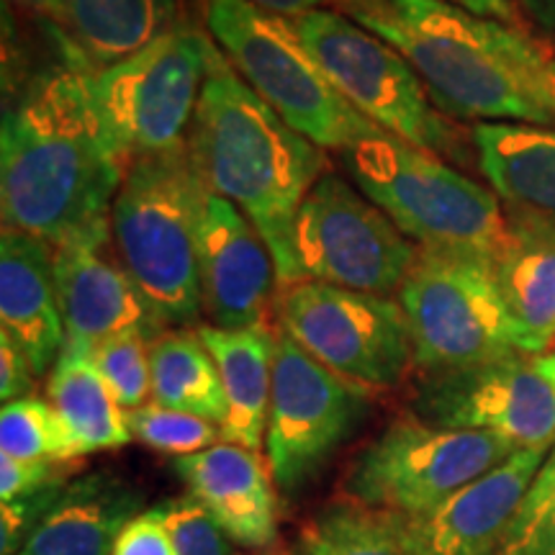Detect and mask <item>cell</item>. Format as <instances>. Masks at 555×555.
<instances>
[{
  "mask_svg": "<svg viewBox=\"0 0 555 555\" xmlns=\"http://www.w3.org/2000/svg\"><path fill=\"white\" fill-rule=\"evenodd\" d=\"M371 391L278 330L266 457L283 494H296L358 433L371 412Z\"/></svg>",
  "mask_w": 555,
  "mask_h": 555,
  "instance_id": "obj_13",
  "label": "cell"
},
{
  "mask_svg": "<svg viewBox=\"0 0 555 555\" xmlns=\"http://www.w3.org/2000/svg\"><path fill=\"white\" fill-rule=\"evenodd\" d=\"M517 450L502 435L437 427L409 412L356 455L343 496L386 515H420L502 466Z\"/></svg>",
  "mask_w": 555,
  "mask_h": 555,
  "instance_id": "obj_8",
  "label": "cell"
},
{
  "mask_svg": "<svg viewBox=\"0 0 555 555\" xmlns=\"http://www.w3.org/2000/svg\"><path fill=\"white\" fill-rule=\"evenodd\" d=\"M506 237L491 258L515 347L543 356L555 345V227L506 214Z\"/></svg>",
  "mask_w": 555,
  "mask_h": 555,
  "instance_id": "obj_20",
  "label": "cell"
},
{
  "mask_svg": "<svg viewBox=\"0 0 555 555\" xmlns=\"http://www.w3.org/2000/svg\"><path fill=\"white\" fill-rule=\"evenodd\" d=\"M258 555H281V553H258Z\"/></svg>",
  "mask_w": 555,
  "mask_h": 555,
  "instance_id": "obj_42",
  "label": "cell"
},
{
  "mask_svg": "<svg viewBox=\"0 0 555 555\" xmlns=\"http://www.w3.org/2000/svg\"><path fill=\"white\" fill-rule=\"evenodd\" d=\"M189 494L224 527L234 543L268 551L278 535V486L268 457L224 442L172 461Z\"/></svg>",
  "mask_w": 555,
  "mask_h": 555,
  "instance_id": "obj_18",
  "label": "cell"
},
{
  "mask_svg": "<svg viewBox=\"0 0 555 555\" xmlns=\"http://www.w3.org/2000/svg\"><path fill=\"white\" fill-rule=\"evenodd\" d=\"M95 367L106 380L124 412L147 404L152 397V367L150 339L144 335H119L90 350Z\"/></svg>",
  "mask_w": 555,
  "mask_h": 555,
  "instance_id": "obj_31",
  "label": "cell"
},
{
  "mask_svg": "<svg viewBox=\"0 0 555 555\" xmlns=\"http://www.w3.org/2000/svg\"><path fill=\"white\" fill-rule=\"evenodd\" d=\"M152 401L224 425L227 397L217 360L198 330H165L150 343Z\"/></svg>",
  "mask_w": 555,
  "mask_h": 555,
  "instance_id": "obj_26",
  "label": "cell"
},
{
  "mask_svg": "<svg viewBox=\"0 0 555 555\" xmlns=\"http://www.w3.org/2000/svg\"><path fill=\"white\" fill-rule=\"evenodd\" d=\"M34 378H37V373H34L24 350L9 335L0 332V399H3V404L31 397Z\"/></svg>",
  "mask_w": 555,
  "mask_h": 555,
  "instance_id": "obj_36",
  "label": "cell"
},
{
  "mask_svg": "<svg viewBox=\"0 0 555 555\" xmlns=\"http://www.w3.org/2000/svg\"><path fill=\"white\" fill-rule=\"evenodd\" d=\"M54 286L65 343L93 350L111 337L131 332L150 343L165 332V324L124 266L111 234V219L54 245Z\"/></svg>",
  "mask_w": 555,
  "mask_h": 555,
  "instance_id": "obj_15",
  "label": "cell"
},
{
  "mask_svg": "<svg viewBox=\"0 0 555 555\" xmlns=\"http://www.w3.org/2000/svg\"><path fill=\"white\" fill-rule=\"evenodd\" d=\"M208 189L189 139L134 157L114 206L111 234L124 266L165 327H189L204 314L201 227Z\"/></svg>",
  "mask_w": 555,
  "mask_h": 555,
  "instance_id": "obj_4",
  "label": "cell"
},
{
  "mask_svg": "<svg viewBox=\"0 0 555 555\" xmlns=\"http://www.w3.org/2000/svg\"><path fill=\"white\" fill-rule=\"evenodd\" d=\"M0 453L29 463H75L69 437L52 401L24 397L0 412Z\"/></svg>",
  "mask_w": 555,
  "mask_h": 555,
  "instance_id": "obj_28",
  "label": "cell"
},
{
  "mask_svg": "<svg viewBox=\"0 0 555 555\" xmlns=\"http://www.w3.org/2000/svg\"><path fill=\"white\" fill-rule=\"evenodd\" d=\"M294 24L332 86L358 114L386 134L437 157L461 155L457 129L391 44L335 9L307 13Z\"/></svg>",
  "mask_w": 555,
  "mask_h": 555,
  "instance_id": "obj_9",
  "label": "cell"
},
{
  "mask_svg": "<svg viewBox=\"0 0 555 555\" xmlns=\"http://www.w3.org/2000/svg\"><path fill=\"white\" fill-rule=\"evenodd\" d=\"M183 0H67L62 29L95 69L142 50L185 21Z\"/></svg>",
  "mask_w": 555,
  "mask_h": 555,
  "instance_id": "obj_25",
  "label": "cell"
},
{
  "mask_svg": "<svg viewBox=\"0 0 555 555\" xmlns=\"http://www.w3.org/2000/svg\"><path fill=\"white\" fill-rule=\"evenodd\" d=\"M249 3H255L262 11L278 13V16H286V18H301L307 16V13L335 9V0H249Z\"/></svg>",
  "mask_w": 555,
  "mask_h": 555,
  "instance_id": "obj_38",
  "label": "cell"
},
{
  "mask_svg": "<svg viewBox=\"0 0 555 555\" xmlns=\"http://www.w3.org/2000/svg\"><path fill=\"white\" fill-rule=\"evenodd\" d=\"M111 555H178L168 525H165L157 506L142 509L134 519H129L116 538Z\"/></svg>",
  "mask_w": 555,
  "mask_h": 555,
  "instance_id": "obj_35",
  "label": "cell"
},
{
  "mask_svg": "<svg viewBox=\"0 0 555 555\" xmlns=\"http://www.w3.org/2000/svg\"><path fill=\"white\" fill-rule=\"evenodd\" d=\"M67 466L69 463L16 461V457L0 453V499L13 502V499L29 496L47 486L65 483Z\"/></svg>",
  "mask_w": 555,
  "mask_h": 555,
  "instance_id": "obj_34",
  "label": "cell"
},
{
  "mask_svg": "<svg viewBox=\"0 0 555 555\" xmlns=\"http://www.w3.org/2000/svg\"><path fill=\"white\" fill-rule=\"evenodd\" d=\"M294 555H404L384 512L339 496L298 530Z\"/></svg>",
  "mask_w": 555,
  "mask_h": 555,
  "instance_id": "obj_27",
  "label": "cell"
},
{
  "mask_svg": "<svg viewBox=\"0 0 555 555\" xmlns=\"http://www.w3.org/2000/svg\"><path fill=\"white\" fill-rule=\"evenodd\" d=\"M189 150L206 189L237 206L262 234L278 283L304 281L294 249L296 214L327 172V150L283 121L219 47L201 90Z\"/></svg>",
  "mask_w": 555,
  "mask_h": 555,
  "instance_id": "obj_3",
  "label": "cell"
},
{
  "mask_svg": "<svg viewBox=\"0 0 555 555\" xmlns=\"http://www.w3.org/2000/svg\"><path fill=\"white\" fill-rule=\"evenodd\" d=\"M420 373H442L517 356L491 258L420 247L397 294Z\"/></svg>",
  "mask_w": 555,
  "mask_h": 555,
  "instance_id": "obj_7",
  "label": "cell"
},
{
  "mask_svg": "<svg viewBox=\"0 0 555 555\" xmlns=\"http://www.w3.org/2000/svg\"><path fill=\"white\" fill-rule=\"evenodd\" d=\"M47 393L65 425L75 457L124 448L131 440L127 412L111 393L88 347L62 345Z\"/></svg>",
  "mask_w": 555,
  "mask_h": 555,
  "instance_id": "obj_24",
  "label": "cell"
},
{
  "mask_svg": "<svg viewBox=\"0 0 555 555\" xmlns=\"http://www.w3.org/2000/svg\"><path fill=\"white\" fill-rule=\"evenodd\" d=\"M496 555H555V446L506 527Z\"/></svg>",
  "mask_w": 555,
  "mask_h": 555,
  "instance_id": "obj_30",
  "label": "cell"
},
{
  "mask_svg": "<svg viewBox=\"0 0 555 555\" xmlns=\"http://www.w3.org/2000/svg\"><path fill=\"white\" fill-rule=\"evenodd\" d=\"M62 57L21 86L0 129L5 229L57 245L111 217L129 170L93 95V65L60 26Z\"/></svg>",
  "mask_w": 555,
  "mask_h": 555,
  "instance_id": "obj_1",
  "label": "cell"
},
{
  "mask_svg": "<svg viewBox=\"0 0 555 555\" xmlns=\"http://www.w3.org/2000/svg\"><path fill=\"white\" fill-rule=\"evenodd\" d=\"M478 168L506 214L555 227V127L476 124Z\"/></svg>",
  "mask_w": 555,
  "mask_h": 555,
  "instance_id": "obj_21",
  "label": "cell"
},
{
  "mask_svg": "<svg viewBox=\"0 0 555 555\" xmlns=\"http://www.w3.org/2000/svg\"><path fill=\"white\" fill-rule=\"evenodd\" d=\"M206 31L240 78L270 108L322 150L347 152L380 134L332 86L304 44L294 18L258 9L249 0H198Z\"/></svg>",
  "mask_w": 555,
  "mask_h": 555,
  "instance_id": "obj_5",
  "label": "cell"
},
{
  "mask_svg": "<svg viewBox=\"0 0 555 555\" xmlns=\"http://www.w3.org/2000/svg\"><path fill=\"white\" fill-rule=\"evenodd\" d=\"M214 360L227 397V420L221 425L224 442L242 448H266V429L273 397V371L278 332L268 324L247 330L198 327Z\"/></svg>",
  "mask_w": 555,
  "mask_h": 555,
  "instance_id": "obj_23",
  "label": "cell"
},
{
  "mask_svg": "<svg viewBox=\"0 0 555 555\" xmlns=\"http://www.w3.org/2000/svg\"><path fill=\"white\" fill-rule=\"evenodd\" d=\"M127 425L134 440L142 442L157 453L183 457L201 453V450L219 446L221 425L208 422L204 416L178 412L163 404H144L127 412Z\"/></svg>",
  "mask_w": 555,
  "mask_h": 555,
  "instance_id": "obj_29",
  "label": "cell"
},
{
  "mask_svg": "<svg viewBox=\"0 0 555 555\" xmlns=\"http://www.w3.org/2000/svg\"><path fill=\"white\" fill-rule=\"evenodd\" d=\"M281 332L311 358L365 388H393L414 367V345L397 298L319 281L281 286Z\"/></svg>",
  "mask_w": 555,
  "mask_h": 555,
  "instance_id": "obj_11",
  "label": "cell"
},
{
  "mask_svg": "<svg viewBox=\"0 0 555 555\" xmlns=\"http://www.w3.org/2000/svg\"><path fill=\"white\" fill-rule=\"evenodd\" d=\"M446 3H453L457 9L476 13V16L502 21V24L519 26L522 29V16H519V9L512 0H446Z\"/></svg>",
  "mask_w": 555,
  "mask_h": 555,
  "instance_id": "obj_37",
  "label": "cell"
},
{
  "mask_svg": "<svg viewBox=\"0 0 555 555\" xmlns=\"http://www.w3.org/2000/svg\"><path fill=\"white\" fill-rule=\"evenodd\" d=\"M519 13H525L540 31L555 37V0H512Z\"/></svg>",
  "mask_w": 555,
  "mask_h": 555,
  "instance_id": "obj_39",
  "label": "cell"
},
{
  "mask_svg": "<svg viewBox=\"0 0 555 555\" xmlns=\"http://www.w3.org/2000/svg\"><path fill=\"white\" fill-rule=\"evenodd\" d=\"M0 332L24 350L37 376L54 367L65 345L54 245L5 227L0 234Z\"/></svg>",
  "mask_w": 555,
  "mask_h": 555,
  "instance_id": "obj_19",
  "label": "cell"
},
{
  "mask_svg": "<svg viewBox=\"0 0 555 555\" xmlns=\"http://www.w3.org/2000/svg\"><path fill=\"white\" fill-rule=\"evenodd\" d=\"M142 504V491L119 476L75 478L16 555H111Z\"/></svg>",
  "mask_w": 555,
  "mask_h": 555,
  "instance_id": "obj_22",
  "label": "cell"
},
{
  "mask_svg": "<svg viewBox=\"0 0 555 555\" xmlns=\"http://www.w3.org/2000/svg\"><path fill=\"white\" fill-rule=\"evenodd\" d=\"M356 185L414 245L494 258L506 211L491 189L386 131L343 152Z\"/></svg>",
  "mask_w": 555,
  "mask_h": 555,
  "instance_id": "obj_6",
  "label": "cell"
},
{
  "mask_svg": "<svg viewBox=\"0 0 555 555\" xmlns=\"http://www.w3.org/2000/svg\"><path fill=\"white\" fill-rule=\"evenodd\" d=\"M275 281V260L262 234L237 206L208 191L201 227V294L211 327L268 324Z\"/></svg>",
  "mask_w": 555,
  "mask_h": 555,
  "instance_id": "obj_17",
  "label": "cell"
},
{
  "mask_svg": "<svg viewBox=\"0 0 555 555\" xmlns=\"http://www.w3.org/2000/svg\"><path fill=\"white\" fill-rule=\"evenodd\" d=\"M214 50L211 34L180 21L127 60L93 69L95 103L129 163L189 139Z\"/></svg>",
  "mask_w": 555,
  "mask_h": 555,
  "instance_id": "obj_10",
  "label": "cell"
},
{
  "mask_svg": "<svg viewBox=\"0 0 555 555\" xmlns=\"http://www.w3.org/2000/svg\"><path fill=\"white\" fill-rule=\"evenodd\" d=\"M545 93H547V101H551V108L555 114V57H551V62H547V69H545Z\"/></svg>",
  "mask_w": 555,
  "mask_h": 555,
  "instance_id": "obj_41",
  "label": "cell"
},
{
  "mask_svg": "<svg viewBox=\"0 0 555 555\" xmlns=\"http://www.w3.org/2000/svg\"><path fill=\"white\" fill-rule=\"evenodd\" d=\"M412 414L437 427L502 435L519 450L555 446V352L422 373Z\"/></svg>",
  "mask_w": 555,
  "mask_h": 555,
  "instance_id": "obj_14",
  "label": "cell"
},
{
  "mask_svg": "<svg viewBox=\"0 0 555 555\" xmlns=\"http://www.w3.org/2000/svg\"><path fill=\"white\" fill-rule=\"evenodd\" d=\"M294 249L304 281L363 294H399L420 245L337 172H324L296 214Z\"/></svg>",
  "mask_w": 555,
  "mask_h": 555,
  "instance_id": "obj_12",
  "label": "cell"
},
{
  "mask_svg": "<svg viewBox=\"0 0 555 555\" xmlns=\"http://www.w3.org/2000/svg\"><path fill=\"white\" fill-rule=\"evenodd\" d=\"M155 506L168 525L178 555H234V540L191 494L165 499Z\"/></svg>",
  "mask_w": 555,
  "mask_h": 555,
  "instance_id": "obj_32",
  "label": "cell"
},
{
  "mask_svg": "<svg viewBox=\"0 0 555 555\" xmlns=\"http://www.w3.org/2000/svg\"><path fill=\"white\" fill-rule=\"evenodd\" d=\"M547 448H525L420 515H386L404 555H496L506 527L543 468Z\"/></svg>",
  "mask_w": 555,
  "mask_h": 555,
  "instance_id": "obj_16",
  "label": "cell"
},
{
  "mask_svg": "<svg viewBox=\"0 0 555 555\" xmlns=\"http://www.w3.org/2000/svg\"><path fill=\"white\" fill-rule=\"evenodd\" d=\"M65 486L67 481L54 483L41 491H34L29 496L3 502V506H0V555H16L26 545V540L34 535V530L57 502Z\"/></svg>",
  "mask_w": 555,
  "mask_h": 555,
  "instance_id": "obj_33",
  "label": "cell"
},
{
  "mask_svg": "<svg viewBox=\"0 0 555 555\" xmlns=\"http://www.w3.org/2000/svg\"><path fill=\"white\" fill-rule=\"evenodd\" d=\"M335 11L391 44L442 114L555 127L545 93L551 57L519 26L446 0H335Z\"/></svg>",
  "mask_w": 555,
  "mask_h": 555,
  "instance_id": "obj_2",
  "label": "cell"
},
{
  "mask_svg": "<svg viewBox=\"0 0 555 555\" xmlns=\"http://www.w3.org/2000/svg\"><path fill=\"white\" fill-rule=\"evenodd\" d=\"M13 3L24 5L26 11L37 13V16L54 21V24L65 26L67 18V0H13Z\"/></svg>",
  "mask_w": 555,
  "mask_h": 555,
  "instance_id": "obj_40",
  "label": "cell"
},
{
  "mask_svg": "<svg viewBox=\"0 0 555 555\" xmlns=\"http://www.w3.org/2000/svg\"><path fill=\"white\" fill-rule=\"evenodd\" d=\"M553 352H555V350H553Z\"/></svg>",
  "mask_w": 555,
  "mask_h": 555,
  "instance_id": "obj_43",
  "label": "cell"
}]
</instances>
